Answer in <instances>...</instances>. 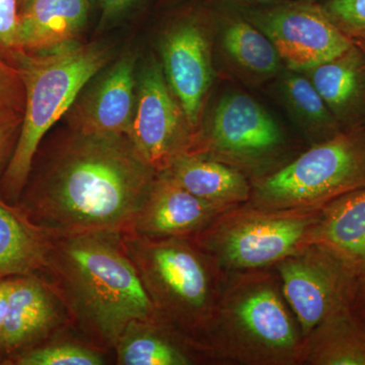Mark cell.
I'll list each match as a JSON object with an SVG mask.
<instances>
[{
    "instance_id": "cell-8",
    "label": "cell",
    "mask_w": 365,
    "mask_h": 365,
    "mask_svg": "<svg viewBox=\"0 0 365 365\" xmlns=\"http://www.w3.org/2000/svg\"><path fill=\"white\" fill-rule=\"evenodd\" d=\"M237 9L267 36L284 66L292 71L302 72L319 66L353 43L334 25L319 1L281 0Z\"/></svg>"
},
{
    "instance_id": "cell-24",
    "label": "cell",
    "mask_w": 365,
    "mask_h": 365,
    "mask_svg": "<svg viewBox=\"0 0 365 365\" xmlns=\"http://www.w3.org/2000/svg\"><path fill=\"white\" fill-rule=\"evenodd\" d=\"M20 365H102L103 354L95 348L79 343H53L36 348L16 359Z\"/></svg>"
},
{
    "instance_id": "cell-10",
    "label": "cell",
    "mask_w": 365,
    "mask_h": 365,
    "mask_svg": "<svg viewBox=\"0 0 365 365\" xmlns=\"http://www.w3.org/2000/svg\"><path fill=\"white\" fill-rule=\"evenodd\" d=\"M137 58L126 53L98 72L67 113L73 131L128 136L135 108Z\"/></svg>"
},
{
    "instance_id": "cell-13",
    "label": "cell",
    "mask_w": 365,
    "mask_h": 365,
    "mask_svg": "<svg viewBox=\"0 0 365 365\" xmlns=\"http://www.w3.org/2000/svg\"><path fill=\"white\" fill-rule=\"evenodd\" d=\"M91 6V0H26L16 53L43 54L72 44L85 28Z\"/></svg>"
},
{
    "instance_id": "cell-28",
    "label": "cell",
    "mask_w": 365,
    "mask_h": 365,
    "mask_svg": "<svg viewBox=\"0 0 365 365\" xmlns=\"http://www.w3.org/2000/svg\"><path fill=\"white\" fill-rule=\"evenodd\" d=\"M144 0H96L95 6L100 11L101 29L119 23L133 13L143 4Z\"/></svg>"
},
{
    "instance_id": "cell-3",
    "label": "cell",
    "mask_w": 365,
    "mask_h": 365,
    "mask_svg": "<svg viewBox=\"0 0 365 365\" xmlns=\"http://www.w3.org/2000/svg\"><path fill=\"white\" fill-rule=\"evenodd\" d=\"M14 57L25 90V105L20 133L2 179L9 203L21 198L47 132L68 113L91 79L110 63L111 53L96 43H72L43 54L18 52Z\"/></svg>"
},
{
    "instance_id": "cell-22",
    "label": "cell",
    "mask_w": 365,
    "mask_h": 365,
    "mask_svg": "<svg viewBox=\"0 0 365 365\" xmlns=\"http://www.w3.org/2000/svg\"><path fill=\"white\" fill-rule=\"evenodd\" d=\"M155 321H133L120 336L115 349L121 365H185L188 357L155 330Z\"/></svg>"
},
{
    "instance_id": "cell-21",
    "label": "cell",
    "mask_w": 365,
    "mask_h": 365,
    "mask_svg": "<svg viewBox=\"0 0 365 365\" xmlns=\"http://www.w3.org/2000/svg\"><path fill=\"white\" fill-rule=\"evenodd\" d=\"M287 302L304 332L325 318L333 304V284L323 269L306 259H289L280 265Z\"/></svg>"
},
{
    "instance_id": "cell-18",
    "label": "cell",
    "mask_w": 365,
    "mask_h": 365,
    "mask_svg": "<svg viewBox=\"0 0 365 365\" xmlns=\"http://www.w3.org/2000/svg\"><path fill=\"white\" fill-rule=\"evenodd\" d=\"M163 172L190 193L218 206L246 200L249 195L241 170L199 153H182Z\"/></svg>"
},
{
    "instance_id": "cell-9",
    "label": "cell",
    "mask_w": 365,
    "mask_h": 365,
    "mask_svg": "<svg viewBox=\"0 0 365 365\" xmlns=\"http://www.w3.org/2000/svg\"><path fill=\"white\" fill-rule=\"evenodd\" d=\"M195 132L155 56L137 72L135 108L128 133L140 157L158 173L189 153Z\"/></svg>"
},
{
    "instance_id": "cell-1",
    "label": "cell",
    "mask_w": 365,
    "mask_h": 365,
    "mask_svg": "<svg viewBox=\"0 0 365 365\" xmlns=\"http://www.w3.org/2000/svg\"><path fill=\"white\" fill-rule=\"evenodd\" d=\"M157 175L128 137L72 130L19 207L52 237L128 234Z\"/></svg>"
},
{
    "instance_id": "cell-34",
    "label": "cell",
    "mask_w": 365,
    "mask_h": 365,
    "mask_svg": "<svg viewBox=\"0 0 365 365\" xmlns=\"http://www.w3.org/2000/svg\"><path fill=\"white\" fill-rule=\"evenodd\" d=\"M14 113L18 112L11 111V110L2 109V108H0V117L7 116V115L14 114ZM19 114H21V113H19Z\"/></svg>"
},
{
    "instance_id": "cell-5",
    "label": "cell",
    "mask_w": 365,
    "mask_h": 365,
    "mask_svg": "<svg viewBox=\"0 0 365 365\" xmlns=\"http://www.w3.org/2000/svg\"><path fill=\"white\" fill-rule=\"evenodd\" d=\"M365 187V125L343 129L257 182L270 205H309Z\"/></svg>"
},
{
    "instance_id": "cell-4",
    "label": "cell",
    "mask_w": 365,
    "mask_h": 365,
    "mask_svg": "<svg viewBox=\"0 0 365 365\" xmlns=\"http://www.w3.org/2000/svg\"><path fill=\"white\" fill-rule=\"evenodd\" d=\"M287 132L259 101L239 88L222 91L207 105L189 153L237 168L264 169L287 150Z\"/></svg>"
},
{
    "instance_id": "cell-29",
    "label": "cell",
    "mask_w": 365,
    "mask_h": 365,
    "mask_svg": "<svg viewBox=\"0 0 365 365\" xmlns=\"http://www.w3.org/2000/svg\"><path fill=\"white\" fill-rule=\"evenodd\" d=\"M21 120L23 114L19 113L0 117V163L4 160L13 144L14 137L21 128Z\"/></svg>"
},
{
    "instance_id": "cell-17",
    "label": "cell",
    "mask_w": 365,
    "mask_h": 365,
    "mask_svg": "<svg viewBox=\"0 0 365 365\" xmlns=\"http://www.w3.org/2000/svg\"><path fill=\"white\" fill-rule=\"evenodd\" d=\"M53 237L0 197V280L46 271Z\"/></svg>"
},
{
    "instance_id": "cell-36",
    "label": "cell",
    "mask_w": 365,
    "mask_h": 365,
    "mask_svg": "<svg viewBox=\"0 0 365 365\" xmlns=\"http://www.w3.org/2000/svg\"><path fill=\"white\" fill-rule=\"evenodd\" d=\"M25 1H26V0H21V4H24V2H25Z\"/></svg>"
},
{
    "instance_id": "cell-27",
    "label": "cell",
    "mask_w": 365,
    "mask_h": 365,
    "mask_svg": "<svg viewBox=\"0 0 365 365\" xmlns=\"http://www.w3.org/2000/svg\"><path fill=\"white\" fill-rule=\"evenodd\" d=\"M21 0H0V50L14 54L18 42Z\"/></svg>"
},
{
    "instance_id": "cell-2",
    "label": "cell",
    "mask_w": 365,
    "mask_h": 365,
    "mask_svg": "<svg viewBox=\"0 0 365 365\" xmlns=\"http://www.w3.org/2000/svg\"><path fill=\"white\" fill-rule=\"evenodd\" d=\"M46 271L72 318L105 347L115 348L131 322L157 317L120 235L53 237Z\"/></svg>"
},
{
    "instance_id": "cell-37",
    "label": "cell",
    "mask_w": 365,
    "mask_h": 365,
    "mask_svg": "<svg viewBox=\"0 0 365 365\" xmlns=\"http://www.w3.org/2000/svg\"><path fill=\"white\" fill-rule=\"evenodd\" d=\"M313 1H319V0H313Z\"/></svg>"
},
{
    "instance_id": "cell-23",
    "label": "cell",
    "mask_w": 365,
    "mask_h": 365,
    "mask_svg": "<svg viewBox=\"0 0 365 365\" xmlns=\"http://www.w3.org/2000/svg\"><path fill=\"white\" fill-rule=\"evenodd\" d=\"M325 225L326 240L334 247L353 255H365V187L336 204Z\"/></svg>"
},
{
    "instance_id": "cell-31",
    "label": "cell",
    "mask_w": 365,
    "mask_h": 365,
    "mask_svg": "<svg viewBox=\"0 0 365 365\" xmlns=\"http://www.w3.org/2000/svg\"><path fill=\"white\" fill-rule=\"evenodd\" d=\"M206 1L212 4H227L237 9H247V7L269 6L281 0H206Z\"/></svg>"
},
{
    "instance_id": "cell-6",
    "label": "cell",
    "mask_w": 365,
    "mask_h": 365,
    "mask_svg": "<svg viewBox=\"0 0 365 365\" xmlns=\"http://www.w3.org/2000/svg\"><path fill=\"white\" fill-rule=\"evenodd\" d=\"M158 45L168 83L196 133L217 71L212 6L194 0L178 6L160 29Z\"/></svg>"
},
{
    "instance_id": "cell-11",
    "label": "cell",
    "mask_w": 365,
    "mask_h": 365,
    "mask_svg": "<svg viewBox=\"0 0 365 365\" xmlns=\"http://www.w3.org/2000/svg\"><path fill=\"white\" fill-rule=\"evenodd\" d=\"M216 69L247 86L270 83L285 68L280 55L260 29L234 6L212 4Z\"/></svg>"
},
{
    "instance_id": "cell-32",
    "label": "cell",
    "mask_w": 365,
    "mask_h": 365,
    "mask_svg": "<svg viewBox=\"0 0 365 365\" xmlns=\"http://www.w3.org/2000/svg\"><path fill=\"white\" fill-rule=\"evenodd\" d=\"M182 0H158L160 6H174V4H180Z\"/></svg>"
},
{
    "instance_id": "cell-14",
    "label": "cell",
    "mask_w": 365,
    "mask_h": 365,
    "mask_svg": "<svg viewBox=\"0 0 365 365\" xmlns=\"http://www.w3.org/2000/svg\"><path fill=\"white\" fill-rule=\"evenodd\" d=\"M309 222L300 217L258 218L223 237L222 256L237 267L254 268L284 258L302 241Z\"/></svg>"
},
{
    "instance_id": "cell-33",
    "label": "cell",
    "mask_w": 365,
    "mask_h": 365,
    "mask_svg": "<svg viewBox=\"0 0 365 365\" xmlns=\"http://www.w3.org/2000/svg\"><path fill=\"white\" fill-rule=\"evenodd\" d=\"M353 43H354L365 55V40H353Z\"/></svg>"
},
{
    "instance_id": "cell-15",
    "label": "cell",
    "mask_w": 365,
    "mask_h": 365,
    "mask_svg": "<svg viewBox=\"0 0 365 365\" xmlns=\"http://www.w3.org/2000/svg\"><path fill=\"white\" fill-rule=\"evenodd\" d=\"M59 302L54 289L37 276L11 277L0 348L16 349L51 332L61 321Z\"/></svg>"
},
{
    "instance_id": "cell-35",
    "label": "cell",
    "mask_w": 365,
    "mask_h": 365,
    "mask_svg": "<svg viewBox=\"0 0 365 365\" xmlns=\"http://www.w3.org/2000/svg\"><path fill=\"white\" fill-rule=\"evenodd\" d=\"M91 4H93V6L96 4V0H91Z\"/></svg>"
},
{
    "instance_id": "cell-25",
    "label": "cell",
    "mask_w": 365,
    "mask_h": 365,
    "mask_svg": "<svg viewBox=\"0 0 365 365\" xmlns=\"http://www.w3.org/2000/svg\"><path fill=\"white\" fill-rule=\"evenodd\" d=\"M328 18L353 40H365V0H319Z\"/></svg>"
},
{
    "instance_id": "cell-26",
    "label": "cell",
    "mask_w": 365,
    "mask_h": 365,
    "mask_svg": "<svg viewBox=\"0 0 365 365\" xmlns=\"http://www.w3.org/2000/svg\"><path fill=\"white\" fill-rule=\"evenodd\" d=\"M25 90L18 66L0 57V108L23 114Z\"/></svg>"
},
{
    "instance_id": "cell-30",
    "label": "cell",
    "mask_w": 365,
    "mask_h": 365,
    "mask_svg": "<svg viewBox=\"0 0 365 365\" xmlns=\"http://www.w3.org/2000/svg\"><path fill=\"white\" fill-rule=\"evenodd\" d=\"M11 278L0 280V334L6 322L9 309V294H11Z\"/></svg>"
},
{
    "instance_id": "cell-7",
    "label": "cell",
    "mask_w": 365,
    "mask_h": 365,
    "mask_svg": "<svg viewBox=\"0 0 365 365\" xmlns=\"http://www.w3.org/2000/svg\"><path fill=\"white\" fill-rule=\"evenodd\" d=\"M153 306L180 319L195 321L209 300L202 259L177 237L163 240L135 232L121 235Z\"/></svg>"
},
{
    "instance_id": "cell-19",
    "label": "cell",
    "mask_w": 365,
    "mask_h": 365,
    "mask_svg": "<svg viewBox=\"0 0 365 365\" xmlns=\"http://www.w3.org/2000/svg\"><path fill=\"white\" fill-rule=\"evenodd\" d=\"M270 83L274 97L313 145L333 138L343 130L313 83L302 72L285 67Z\"/></svg>"
},
{
    "instance_id": "cell-12",
    "label": "cell",
    "mask_w": 365,
    "mask_h": 365,
    "mask_svg": "<svg viewBox=\"0 0 365 365\" xmlns=\"http://www.w3.org/2000/svg\"><path fill=\"white\" fill-rule=\"evenodd\" d=\"M218 207L190 193L167 173L160 172L131 232L178 237L202 227Z\"/></svg>"
},
{
    "instance_id": "cell-16",
    "label": "cell",
    "mask_w": 365,
    "mask_h": 365,
    "mask_svg": "<svg viewBox=\"0 0 365 365\" xmlns=\"http://www.w3.org/2000/svg\"><path fill=\"white\" fill-rule=\"evenodd\" d=\"M343 129L365 122V55L354 43L332 59L302 71Z\"/></svg>"
},
{
    "instance_id": "cell-20",
    "label": "cell",
    "mask_w": 365,
    "mask_h": 365,
    "mask_svg": "<svg viewBox=\"0 0 365 365\" xmlns=\"http://www.w3.org/2000/svg\"><path fill=\"white\" fill-rule=\"evenodd\" d=\"M235 321L245 335L273 350L292 349L294 327L278 295L269 287H258L242 295L235 309Z\"/></svg>"
}]
</instances>
